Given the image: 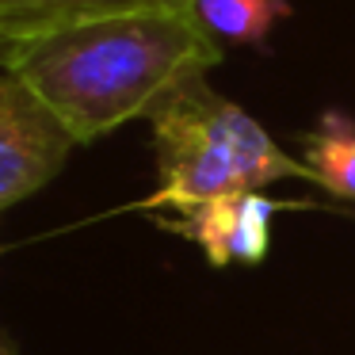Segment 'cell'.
Listing matches in <instances>:
<instances>
[{"label":"cell","mask_w":355,"mask_h":355,"mask_svg":"<svg viewBox=\"0 0 355 355\" xmlns=\"http://www.w3.org/2000/svg\"><path fill=\"white\" fill-rule=\"evenodd\" d=\"M16 46H19V39H8V35H0V65H8V62H12Z\"/></svg>","instance_id":"obj_8"},{"label":"cell","mask_w":355,"mask_h":355,"mask_svg":"<svg viewBox=\"0 0 355 355\" xmlns=\"http://www.w3.org/2000/svg\"><path fill=\"white\" fill-rule=\"evenodd\" d=\"M222 50L187 0L19 39L8 69L85 146L130 119H149L187 80L207 77Z\"/></svg>","instance_id":"obj_1"},{"label":"cell","mask_w":355,"mask_h":355,"mask_svg":"<svg viewBox=\"0 0 355 355\" xmlns=\"http://www.w3.org/2000/svg\"><path fill=\"white\" fill-rule=\"evenodd\" d=\"M77 138L62 119L0 65V210L31 199L65 168Z\"/></svg>","instance_id":"obj_3"},{"label":"cell","mask_w":355,"mask_h":355,"mask_svg":"<svg viewBox=\"0 0 355 355\" xmlns=\"http://www.w3.org/2000/svg\"><path fill=\"white\" fill-rule=\"evenodd\" d=\"M157 146V191L141 210H191L279 180H309V168L271 141L237 103L222 100L207 77L187 80L149 115Z\"/></svg>","instance_id":"obj_2"},{"label":"cell","mask_w":355,"mask_h":355,"mask_svg":"<svg viewBox=\"0 0 355 355\" xmlns=\"http://www.w3.org/2000/svg\"><path fill=\"white\" fill-rule=\"evenodd\" d=\"M0 355H8V347H4V344H0Z\"/></svg>","instance_id":"obj_9"},{"label":"cell","mask_w":355,"mask_h":355,"mask_svg":"<svg viewBox=\"0 0 355 355\" xmlns=\"http://www.w3.org/2000/svg\"><path fill=\"white\" fill-rule=\"evenodd\" d=\"M302 164L324 191L355 202V123L340 111H324L313 134L302 138Z\"/></svg>","instance_id":"obj_6"},{"label":"cell","mask_w":355,"mask_h":355,"mask_svg":"<svg viewBox=\"0 0 355 355\" xmlns=\"http://www.w3.org/2000/svg\"><path fill=\"white\" fill-rule=\"evenodd\" d=\"M279 214V202L260 191H237L222 199L199 202L191 210L164 218V230L187 237L202 248L214 268L230 263H260L271 248V218Z\"/></svg>","instance_id":"obj_4"},{"label":"cell","mask_w":355,"mask_h":355,"mask_svg":"<svg viewBox=\"0 0 355 355\" xmlns=\"http://www.w3.org/2000/svg\"><path fill=\"white\" fill-rule=\"evenodd\" d=\"M191 8L222 46H260L291 16L286 0H191Z\"/></svg>","instance_id":"obj_7"},{"label":"cell","mask_w":355,"mask_h":355,"mask_svg":"<svg viewBox=\"0 0 355 355\" xmlns=\"http://www.w3.org/2000/svg\"><path fill=\"white\" fill-rule=\"evenodd\" d=\"M153 4H187V0H0V35L35 39L85 19L115 16V12L153 8Z\"/></svg>","instance_id":"obj_5"}]
</instances>
